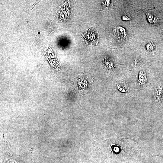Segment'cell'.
Segmentation results:
<instances>
[{"mask_svg":"<svg viewBox=\"0 0 163 163\" xmlns=\"http://www.w3.org/2000/svg\"><path fill=\"white\" fill-rule=\"evenodd\" d=\"M91 83L88 76L81 74L74 80V88L78 94H84L89 90Z\"/></svg>","mask_w":163,"mask_h":163,"instance_id":"cell-1","label":"cell"},{"mask_svg":"<svg viewBox=\"0 0 163 163\" xmlns=\"http://www.w3.org/2000/svg\"><path fill=\"white\" fill-rule=\"evenodd\" d=\"M132 85V82L126 75L120 78L117 82L118 90L125 97L133 95Z\"/></svg>","mask_w":163,"mask_h":163,"instance_id":"cell-2","label":"cell"},{"mask_svg":"<svg viewBox=\"0 0 163 163\" xmlns=\"http://www.w3.org/2000/svg\"><path fill=\"white\" fill-rule=\"evenodd\" d=\"M152 99V110L155 112L161 105L163 99V86L161 84H158L155 87Z\"/></svg>","mask_w":163,"mask_h":163,"instance_id":"cell-3","label":"cell"},{"mask_svg":"<svg viewBox=\"0 0 163 163\" xmlns=\"http://www.w3.org/2000/svg\"><path fill=\"white\" fill-rule=\"evenodd\" d=\"M82 38L84 41L88 45L97 46L98 44V34L94 28H90L83 32Z\"/></svg>","mask_w":163,"mask_h":163,"instance_id":"cell-4","label":"cell"},{"mask_svg":"<svg viewBox=\"0 0 163 163\" xmlns=\"http://www.w3.org/2000/svg\"><path fill=\"white\" fill-rule=\"evenodd\" d=\"M135 82L136 87L141 90L150 85L149 77L145 70L141 69L139 71L135 78Z\"/></svg>","mask_w":163,"mask_h":163,"instance_id":"cell-5","label":"cell"},{"mask_svg":"<svg viewBox=\"0 0 163 163\" xmlns=\"http://www.w3.org/2000/svg\"><path fill=\"white\" fill-rule=\"evenodd\" d=\"M147 19L149 22L154 25H157L160 23L159 18L152 11L150 10H145Z\"/></svg>","mask_w":163,"mask_h":163,"instance_id":"cell-6","label":"cell"},{"mask_svg":"<svg viewBox=\"0 0 163 163\" xmlns=\"http://www.w3.org/2000/svg\"><path fill=\"white\" fill-rule=\"evenodd\" d=\"M131 65L133 67H135L139 64L140 60L139 58L135 57L132 59L131 61Z\"/></svg>","mask_w":163,"mask_h":163,"instance_id":"cell-7","label":"cell"},{"mask_svg":"<svg viewBox=\"0 0 163 163\" xmlns=\"http://www.w3.org/2000/svg\"><path fill=\"white\" fill-rule=\"evenodd\" d=\"M155 47V44L152 42L149 43L146 45V49L149 51L153 50Z\"/></svg>","mask_w":163,"mask_h":163,"instance_id":"cell-8","label":"cell"},{"mask_svg":"<svg viewBox=\"0 0 163 163\" xmlns=\"http://www.w3.org/2000/svg\"><path fill=\"white\" fill-rule=\"evenodd\" d=\"M162 38L163 40V30H162V32H161V35Z\"/></svg>","mask_w":163,"mask_h":163,"instance_id":"cell-9","label":"cell"}]
</instances>
